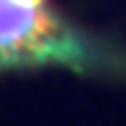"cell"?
Returning <instances> with one entry per match:
<instances>
[{
    "label": "cell",
    "mask_w": 126,
    "mask_h": 126,
    "mask_svg": "<svg viewBox=\"0 0 126 126\" xmlns=\"http://www.w3.org/2000/svg\"><path fill=\"white\" fill-rule=\"evenodd\" d=\"M44 67L126 80V49L70 21L51 0H0V72Z\"/></svg>",
    "instance_id": "6da1fadb"
}]
</instances>
